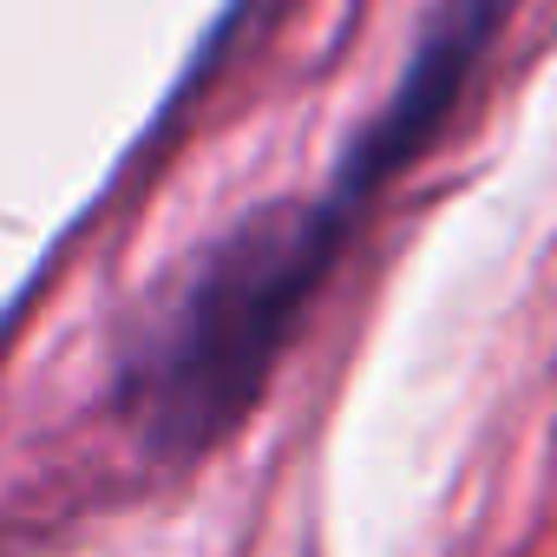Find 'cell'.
Instances as JSON below:
<instances>
[{"label": "cell", "mask_w": 557, "mask_h": 557, "mask_svg": "<svg viewBox=\"0 0 557 557\" xmlns=\"http://www.w3.org/2000/svg\"><path fill=\"white\" fill-rule=\"evenodd\" d=\"M368 203L374 197L335 171L302 203L236 216L190 262L119 374L132 440L151 466H197L256 413Z\"/></svg>", "instance_id": "6da1fadb"}]
</instances>
